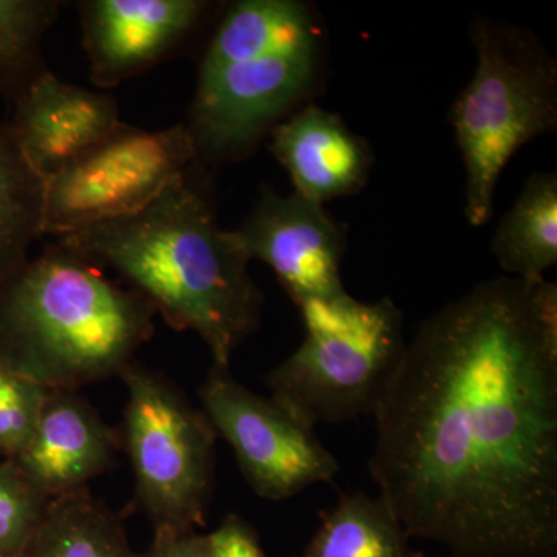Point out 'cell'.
Returning <instances> with one entry per match:
<instances>
[{
	"mask_svg": "<svg viewBox=\"0 0 557 557\" xmlns=\"http://www.w3.org/2000/svg\"><path fill=\"white\" fill-rule=\"evenodd\" d=\"M369 471L450 557H557V284L498 277L424 319L375 416Z\"/></svg>",
	"mask_w": 557,
	"mask_h": 557,
	"instance_id": "1",
	"label": "cell"
},
{
	"mask_svg": "<svg viewBox=\"0 0 557 557\" xmlns=\"http://www.w3.org/2000/svg\"><path fill=\"white\" fill-rule=\"evenodd\" d=\"M203 168L196 161L137 214L57 244L115 270L172 329L200 336L212 369L230 370L236 348L259 327L263 296L249 260L220 228Z\"/></svg>",
	"mask_w": 557,
	"mask_h": 557,
	"instance_id": "2",
	"label": "cell"
},
{
	"mask_svg": "<svg viewBox=\"0 0 557 557\" xmlns=\"http://www.w3.org/2000/svg\"><path fill=\"white\" fill-rule=\"evenodd\" d=\"M153 317L137 292L54 244L0 284V355L49 391L73 392L129 368Z\"/></svg>",
	"mask_w": 557,
	"mask_h": 557,
	"instance_id": "3",
	"label": "cell"
},
{
	"mask_svg": "<svg viewBox=\"0 0 557 557\" xmlns=\"http://www.w3.org/2000/svg\"><path fill=\"white\" fill-rule=\"evenodd\" d=\"M474 78L450 112L463 159L465 218L472 226L493 218L498 178L534 138L557 127V65L536 36L515 25L478 20Z\"/></svg>",
	"mask_w": 557,
	"mask_h": 557,
	"instance_id": "4",
	"label": "cell"
},
{
	"mask_svg": "<svg viewBox=\"0 0 557 557\" xmlns=\"http://www.w3.org/2000/svg\"><path fill=\"white\" fill-rule=\"evenodd\" d=\"M298 309L306 338L271 370L270 397L311 426L375 416L408 344L394 300L361 302L344 292Z\"/></svg>",
	"mask_w": 557,
	"mask_h": 557,
	"instance_id": "5",
	"label": "cell"
},
{
	"mask_svg": "<svg viewBox=\"0 0 557 557\" xmlns=\"http://www.w3.org/2000/svg\"><path fill=\"white\" fill-rule=\"evenodd\" d=\"M120 379L139 505L156 530H196L207 519L214 486L218 434L211 421L160 373L132 362Z\"/></svg>",
	"mask_w": 557,
	"mask_h": 557,
	"instance_id": "6",
	"label": "cell"
},
{
	"mask_svg": "<svg viewBox=\"0 0 557 557\" xmlns=\"http://www.w3.org/2000/svg\"><path fill=\"white\" fill-rule=\"evenodd\" d=\"M197 161L186 124L119 129L46 180L44 236H69L137 214Z\"/></svg>",
	"mask_w": 557,
	"mask_h": 557,
	"instance_id": "7",
	"label": "cell"
},
{
	"mask_svg": "<svg viewBox=\"0 0 557 557\" xmlns=\"http://www.w3.org/2000/svg\"><path fill=\"white\" fill-rule=\"evenodd\" d=\"M200 399L215 434L230 443L258 496L287 500L338 474V460L314 426L276 399L249 391L230 370L211 369Z\"/></svg>",
	"mask_w": 557,
	"mask_h": 557,
	"instance_id": "8",
	"label": "cell"
},
{
	"mask_svg": "<svg viewBox=\"0 0 557 557\" xmlns=\"http://www.w3.org/2000/svg\"><path fill=\"white\" fill-rule=\"evenodd\" d=\"M321 51L270 53L205 73L186 127L205 164L239 161L252 153L313 89Z\"/></svg>",
	"mask_w": 557,
	"mask_h": 557,
	"instance_id": "9",
	"label": "cell"
},
{
	"mask_svg": "<svg viewBox=\"0 0 557 557\" xmlns=\"http://www.w3.org/2000/svg\"><path fill=\"white\" fill-rule=\"evenodd\" d=\"M228 234L249 262L258 259L274 271L296 306L346 292L341 277L346 231L322 205L267 186L249 218Z\"/></svg>",
	"mask_w": 557,
	"mask_h": 557,
	"instance_id": "10",
	"label": "cell"
},
{
	"mask_svg": "<svg viewBox=\"0 0 557 557\" xmlns=\"http://www.w3.org/2000/svg\"><path fill=\"white\" fill-rule=\"evenodd\" d=\"M91 83L112 89L177 54L199 30L203 0H83L76 3Z\"/></svg>",
	"mask_w": 557,
	"mask_h": 557,
	"instance_id": "11",
	"label": "cell"
},
{
	"mask_svg": "<svg viewBox=\"0 0 557 557\" xmlns=\"http://www.w3.org/2000/svg\"><path fill=\"white\" fill-rule=\"evenodd\" d=\"M13 104L9 126L46 180L121 126L119 102L112 95L65 83L50 70Z\"/></svg>",
	"mask_w": 557,
	"mask_h": 557,
	"instance_id": "12",
	"label": "cell"
},
{
	"mask_svg": "<svg viewBox=\"0 0 557 557\" xmlns=\"http://www.w3.org/2000/svg\"><path fill=\"white\" fill-rule=\"evenodd\" d=\"M120 438L73 392L51 391L20 456L11 458L44 496L83 490L115 461Z\"/></svg>",
	"mask_w": 557,
	"mask_h": 557,
	"instance_id": "13",
	"label": "cell"
},
{
	"mask_svg": "<svg viewBox=\"0 0 557 557\" xmlns=\"http://www.w3.org/2000/svg\"><path fill=\"white\" fill-rule=\"evenodd\" d=\"M270 137L271 153L304 199L324 207L368 183L373 161L368 141L329 110L313 104L296 110Z\"/></svg>",
	"mask_w": 557,
	"mask_h": 557,
	"instance_id": "14",
	"label": "cell"
},
{
	"mask_svg": "<svg viewBox=\"0 0 557 557\" xmlns=\"http://www.w3.org/2000/svg\"><path fill=\"white\" fill-rule=\"evenodd\" d=\"M322 30L310 7L298 0L233 3L201 58L199 75L270 53L321 51Z\"/></svg>",
	"mask_w": 557,
	"mask_h": 557,
	"instance_id": "15",
	"label": "cell"
},
{
	"mask_svg": "<svg viewBox=\"0 0 557 557\" xmlns=\"http://www.w3.org/2000/svg\"><path fill=\"white\" fill-rule=\"evenodd\" d=\"M491 251L511 277L544 281L557 263V175L533 172L498 223Z\"/></svg>",
	"mask_w": 557,
	"mask_h": 557,
	"instance_id": "16",
	"label": "cell"
},
{
	"mask_svg": "<svg viewBox=\"0 0 557 557\" xmlns=\"http://www.w3.org/2000/svg\"><path fill=\"white\" fill-rule=\"evenodd\" d=\"M381 497L341 494L299 557H424Z\"/></svg>",
	"mask_w": 557,
	"mask_h": 557,
	"instance_id": "17",
	"label": "cell"
},
{
	"mask_svg": "<svg viewBox=\"0 0 557 557\" xmlns=\"http://www.w3.org/2000/svg\"><path fill=\"white\" fill-rule=\"evenodd\" d=\"M24 557H141L126 528L87 487L51 498Z\"/></svg>",
	"mask_w": 557,
	"mask_h": 557,
	"instance_id": "18",
	"label": "cell"
},
{
	"mask_svg": "<svg viewBox=\"0 0 557 557\" xmlns=\"http://www.w3.org/2000/svg\"><path fill=\"white\" fill-rule=\"evenodd\" d=\"M46 178L33 168L9 123L0 124V284L28 260L44 236Z\"/></svg>",
	"mask_w": 557,
	"mask_h": 557,
	"instance_id": "19",
	"label": "cell"
},
{
	"mask_svg": "<svg viewBox=\"0 0 557 557\" xmlns=\"http://www.w3.org/2000/svg\"><path fill=\"white\" fill-rule=\"evenodd\" d=\"M60 0H0V98L17 100L47 67L42 42Z\"/></svg>",
	"mask_w": 557,
	"mask_h": 557,
	"instance_id": "20",
	"label": "cell"
},
{
	"mask_svg": "<svg viewBox=\"0 0 557 557\" xmlns=\"http://www.w3.org/2000/svg\"><path fill=\"white\" fill-rule=\"evenodd\" d=\"M51 498L0 458V557H24L38 533Z\"/></svg>",
	"mask_w": 557,
	"mask_h": 557,
	"instance_id": "21",
	"label": "cell"
},
{
	"mask_svg": "<svg viewBox=\"0 0 557 557\" xmlns=\"http://www.w3.org/2000/svg\"><path fill=\"white\" fill-rule=\"evenodd\" d=\"M51 391L0 355V458L20 456L38 424Z\"/></svg>",
	"mask_w": 557,
	"mask_h": 557,
	"instance_id": "22",
	"label": "cell"
},
{
	"mask_svg": "<svg viewBox=\"0 0 557 557\" xmlns=\"http://www.w3.org/2000/svg\"><path fill=\"white\" fill-rule=\"evenodd\" d=\"M209 537L214 557H267L255 528L239 516H226Z\"/></svg>",
	"mask_w": 557,
	"mask_h": 557,
	"instance_id": "23",
	"label": "cell"
},
{
	"mask_svg": "<svg viewBox=\"0 0 557 557\" xmlns=\"http://www.w3.org/2000/svg\"><path fill=\"white\" fill-rule=\"evenodd\" d=\"M141 557H214V552L209 534L194 530H156L149 552Z\"/></svg>",
	"mask_w": 557,
	"mask_h": 557,
	"instance_id": "24",
	"label": "cell"
}]
</instances>
